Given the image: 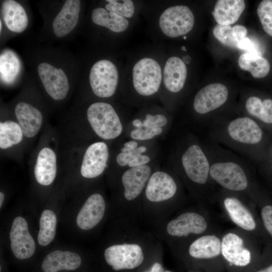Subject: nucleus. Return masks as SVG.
I'll return each mask as SVG.
<instances>
[{"mask_svg": "<svg viewBox=\"0 0 272 272\" xmlns=\"http://www.w3.org/2000/svg\"><path fill=\"white\" fill-rule=\"evenodd\" d=\"M119 219V238L105 249L104 261L114 272H139L163 253L161 241L151 230L142 229L140 223Z\"/></svg>", "mask_w": 272, "mask_h": 272, "instance_id": "1", "label": "nucleus"}, {"mask_svg": "<svg viewBox=\"0 0 272 272\" xmlns=\"http://www.w3.org/2000/svg\"><path fill=\"white\" fill-rule=\"evenodd\" d=\"M177 189L175 180L168 172L154 171L142 197L141 222L153 228L169 219L173 209L171 203Z\"/></svg>", "mask_w": 272, "mask_h": 272, "instance_id": "2", "label": "nucleus"}, {"mask_svg": "<svg viewBox=\"0 0 272 272\" xmlns=\"http://www.w3.org/2000/svg\"><path fill=\"white\" fill-rule=\"evenodd\" d=\"M154 170L148 165L128 168L120 176L121 195L118 205L119 218L141 222L142 197Z\"/></svg>", "mask_w": 272, "mask_h": 272, "instance_id": "3", "label": "nucleus"}, {"mask_svg": "<svg viewBox=\"0 0 272 272\" xmlns=\"http://www.w3.org/2000/svg\"><path fill=\"white\" fill-rule=\"evenodd\" d=\"M208 228V223L200 214L193 211L182 212L174 217H170L151 231L161 241L171 246L181 239L202 234Z\"/></svg>", "mask_w": 272, "mask_h": 272, "instance_id": "4", "label": "nucleus"}, {"mask_svg": "<svg viewBox=\"0 0 272 272\" xmlns=\"http://www.w3.org/2000/svg\"><path fill=\"white\" fill-rule=\"evenodd\" d=\"M87 117L93 131L102 139H116L123 131L120 118L109 103L97 102L91 104L87 109Z\"/></svg>", "mask_w": 272, "mask_h": 272, "instance_id": "5", "label": "nucleus"}, {"mask_svg": "<svg viewBox=\"0 0 272 272\" xmlns=\"http://www.w3.org/2000/svg\"><path fill=\"white\" fill-rule=\"evenodd\" d=\"M162 83V70L159 62L151 57L139 59L133 65L131 84L134 91L142 97H150L159 90Z\"/></svg>", "mask_w": 272, "mask_h": 272, "instance_id": "6", "label": "nucleus"}, {"mask_svg": "<svg viewBox=\"0 0 272 272\" xmlns=\"http://www.w3.org/2000/svg\"><path fill=\"white\" fill-rule=\"evenodd\" d=\"M119 82V73L115 64L108 59H101L92 66L89 83L93 93L102 98H109L115 93Z\"/></svg>", "mask_w": 272, "mask_h": 272, "instance_id": "7", "label": "nucleus"}, {"mask_svg": "<svg viewBox=\"0 0 272 272\" xmlns=\"http://www.w3.org/2000/svg\"><path fill=\"white\" fill-rule=\"evenodd\" d=\"M194 18L191 10L186 6L170 7L161 14L159 27L162 33L170 38H176L189 33L192 29Z\"/></svg>", "mask_w": 272, "mask_h": 272, "instance_id": "8", "label": "nucleus"}, {"mask_svg": "<svg viewBox=\"0 0 272 272\" xmlns=\"http://www.w3.org/2000/svg\"><path fill=\"white\" fill-rule=\"evenodd\" d=\"M209 173L213 179L226 189L241 191L247 187L246 175L242 168L235 163H215L210 167Z\"/></svg>", "mask_w": 272, "mask_h": 272, "instance_id": "9", "label": "nucleus"}, {"mask_svg": "<svg viewBox=\"0 0 272 272\" xmlns=\"http://www.w3.org/2000/svg\"><path fill=\"white\" fill-rule=\"evenodd\" d=\"M38 73L47 94L55 100L65 98L70 85L67 78L61 69L42 62L38 65Z\"/></svg>", "mask_w": 272, "mask_h": 272, "instance_id": "10", "label": "nucleus"}, {"mask_svg": "<svg viewBox=\"0 0 272 272\" xmlns=\"http://www.w3.org/2000/svg\"><path fill=\"white\" fill-rule=\"evenodd\" d=\"M181 162L189 180L199 184L207 182L210 171L209 164L199 146L194 144L189 146L183 154Z\"/></svg>", "mask_w": 272, "mask_h": 272, "instance_id": "11", "label": "nucleus"}, {"mask_svg": "<svg viewBox=\"0 0 272 272\" xmlns=\"http://www.w3.org/2000/svg\"><path fill=\"white\" fill-rule=\"evenodd\" d=\"M109 150L102 141L91 144L84 154L80 168L82 176L93 179L100 176L107 167Z\"/></svg>", "mask_w": 272, "mask_h": 272, "instance_id": "12", "label": "nucleus"}, {"mask_svg": "<svg viewBox=\"0 0 272 272\" xmlns=\"http://www.w3.org/2000/svg\"><path fill=\"white\" fill-rule=\"evenodd\" d=\"M10 239L11 250L17 258L25 259L34 254L35 242L24 218L17 217L14 219L10 232Z\"/></svg>", "mask_w": 272, "mask_h": 272, "instance_id": "13", "label": "nucleus"}, {"mask_svg": "<svg viewBox=\"0 0 272 272\" xmlns=\"http://www.w3.org/2000/svg\"><path fill=\"white\" fill-rule=\"evenodd\" d=\"M221 254L230 266L245 267L251 261L250 251L245 247L242 238L234 233H228L223 237Z\"/></svg>", "mask_w": 272, "mask_h": 272, "instance_id": "14", "label": "nucleus"}, {"mask_svg": "<svg viewBox=\"0 0 272 272\" xmlns=\"http://www.w3.org/2000/svg\"><path fill=\"white\" fill-rule=\"evenodd\" d=\"M228 96V89L223 84H209L201 88L195 95L193 108L199 114L207 113L224 104Z\"/></svg>", "mask_w": 272, "mask_h": 272, "instance_id": "15", "label": "nucleus"}, {"mask_svg": "<svg viewBox=\"0 0 272 272\" xmlns=\"http://www.w3.org/2000/svg\"><path fill=\"white\" fill-rule=\"evenodd\" d=\"M106 209V201L102 195L99 193L91 194L78 214V226L84 230L93 229L103 220Z\"/></svg>", "mask_w": 272, "mask_h": 272, "instance_id": "16", "label": "nucleus"}, {"mask_svg": "<svg viewBox=\"0 0 272 272\" xmlns=\"http://www.w3.org/2000/svg\"><path fill=\"white\" fill-rule=\"evenodd\" d=\"M187 74L183 60L177 56H171L166 60L162 70V83L169 92L177 93L183 88Z\"/></svg>", "mask_w": 272, "mask_h": 272, "instance_id": "17", "label": "nucleus"}, {"mask_svg": "<svg viewBox=\"0 0 272 272\" xmlns=\"http://www.w3.org/2000/svg\"><path fill=\"white\" fill-rule=\"evenodd\" d=\"M15 114L24 136L32 138L38 133L43 122V116L39 110L22 101L16 105Z\"/></svg>", "mask_w": 272, "mask_h": 272, "instance_id": "18", "label": "nucleus"}, {"mask_svg": "<svg viewBox=\"0 0 272 272\" xmlns=\"http://www.w3.org/2000/svg\"><path fill=\"white\" fill-rule=\"evenodd\" d=\"M188 257L196 261L214 258L221 253V241L214 235H205L194 239L187 250Z\"/></svg>", "mask_w": 272, "mask_h": 272, "instance_id": "19", "label": "nucleus"}, {"mask_svg": "<svg viewBox=\"0 0 272 272\" xmlns=\"http://www.w3.org/2000/svg\"><path fill=\"white\" fill-rule=\"evenodd\" d=\"M228 131L233 140L245 144H257L262 137V130L258 124L246 117L232 120L228 125Z\"/></svg>", "mask_w": 272, "mask_h": 272, "instance_id": "20", "label": "nucleus"}, {"mask_svg": "<svg viewBox=\"0 0 272 272\" xmlns=\"http://www.w3.org/2000/svg\"><path fill=\"white\" fill-rule=\"evenodd\" d=\"M80 7L81 1L79 0L65 2L52 24L53 32L57 37H63L74 29L79 20Z\"/></svg>", "mask_w": 272, "mask_h": 272, "instance_id": "21", "label": "nucleus"}, {"mask_svg": "<svg viewBox=\"0 0 272 272\" xmlns=\"http://www.w3.org/2000/svg\"><path fill=\"white\" fill-rule=\"evenodd\" d=\"M57 172L56 156L50 148L44 147L39 152L35 162L34 173L37 182L48 186L54 181Z\"/></svg>", "mask_w": 272, "mask_h": 272, "instance_id": "22", "label": "nucleus"}, {"mask_svg": "<svg viewBox=\"0 0 272 272\" xmlns=\"http://www.w3.org/2000/svg\"><path fill=\"white\" fill-rule=\"evenodd\" d=\"M82 263V259L77 253L69 251L54 250L46 255L41 264L43 272H58L74 270Z\"/></svg>", "mask_w": 272, "mask_h": 272, "instance_id": "23", "label": "nucleus"}, {"mask_svg": "<svg viewBox=\"0 0 272 272\" xmlns=\"http://www.w3.org/2000/svg\"><path fill=\"white\" fill-rule=\"evenodd\" d=\"M2 13L8 29L15 33H21L27 28L28 19L23 6L14 0L4 1Z\"/></svg>", "mask_w": 272, "mask_h": 272, "instance_id": "24", "label": "nucleus"}, {"mask_svg": "<svg viewBox=\"0 0 272 272\" xmlns=\"http://www.w3.org/2000/svg\"><path fill=\"white\" fill-rule=\"evenodd\" d=\"M245 8L243 0H219L212 14L218 24L230 25L239 19Z\"/></svg>", "mask_w": 272, "mask_h": 272, "instance_id": "25", "label": "nucleus"}, {"mask_svg": "<svg viewBox=\"0 0 272 272\" xmlns=\"http://www.w3.org/2000/svg\"><path fill=\"white\" fill-rule=\"evenodd\" d=\"M226 211L232 221L240 228L250 231L256 228V223L249 210L238 199L227 197L224 201Z\"/></svg>", "mask_w": 272, "mask_h": 272, "instance_id": "26", "label": "nucleus"}, {"mask_svg": "<svg viewBox=\"0 0 272 272\" xmlns=\"http://www.w3.org/2000/svg\"><path fill=\"white\" fill-rule=\"evenodd\" d=\"M91 18L95 24L107 28L115 33L123 32L129 26L127 19L101 7L92 11Z\"/></svg>", "mask_w": 272, "mask_h": 272, "instance_id": "27", "label": "nucleus"}, {"mask_svg": "<svg viewBox=\"0 0 272 272\" xmlns=\"http://www.w3.org/2000/svg\"><path fill=\"white\" fill-rule=\"evenodd\" d=\"M238 64L241 69L249 72L255 78L265 77L270 70L268 60L257 54L245 53L241 54L238 59Z\"/></svg>", "mask_w": 272, "mask_h": 272, "instance_id": "28", "label": "nucleus"}, {"mask_svg": "<svg viewBox=\"0 0 272 272\" xmlns=\"http://www.w3.org/2000/svg\"><path fill=\"white\" fill-rule=\"evenodd\" d=\"M57 223L55 213L51 210H45L41 215L39 220V231L37 240L41 246H46L54 239Z\"/></svg>", "mask_w": 272, "mask_h": 272, "instance_id": "29", "label": "nucleus"}, {"mask_svg": "<svg viewBox=\"0 0 272 272\" xmlns=\"http://www.w3.org/2000/svg\"><path fill=\"white\" fill-rule=\"evenodd\" d=\"M24 134L19 124L14 121L0 123V148L7 149L19 144Z\"/></svg>", "mask_w": 272, "mask_h": 272, "instance_id": "30", "label": "nucleus"}, {"mask_svg": "<svg viewBox=\"0 0 272 272\" xmlns=\"http://www.w3.org/2000/svg\"><path fill=\"white\" fill-rule=\"evenodd\" d=\"M20 62L16 55L12 51L7 50L0 56L1 79L4 82H13L18 75Z\"/></svg>", "mask_w": 272, "mask_h": 272, "instance_id": "31", "label": "nucleus"}, {"mask_svg": "<svg viewBox=\"0 0 272 272\" xmlns=\"http://www.w3.org/2000/svg\"><path fill=\"white\" fill-rule=\"evenodd\" d=\"M248 112L261 121L272 123V100L265 99L262 102L257 97H249L246 102Z\"/></svg>", "mask_w": 272, "mask_h": 272, "instance_id": "32", "label": "nucleus"}, {"mask_svg": "<svg viewBox=\"0 0 272 272\" xmlns=\"http://www.w3.org/2000/svg\"><path fill=\"white\" fill-rule=\"evenodd\" d=\"M105 9L109 11L113 12L126 19L131 18L135 13V6L130 0H107Z\"/></svg>", "mask_w": 272, "mask_h": 272, "instance_id": "33", "label": "nucleus"}, {"mask_svg": "<svg viewBox=\"0 0 272 272\" xmlns=\"http://www.w3.org/2000/svg\"><path fill=\"white\" fill-rule=\"evenodd\" d=\"M257 13L264 31L272 36V0L262 1Z\"/></svg>", "mask_w": 272, "mask_h": 272, "instance_id": "34", "label": "nucleus"}, {"mask_svg": "<svg viewBox=\"0 0 272 272\" xmlns=\"http://www.w3.org/2000/svg\"><path fill=\"white\" fill-rule=\"evenodd\" d=\"M215 38L225 45L238 47L239 42L234 37L233 27L230 25H217L213 30Z\"/></svg>", "mask_w": 272, "mask_h": 272, "instance_id": "35", "label": "nucleus"}, {"mask_svg": "<svg viewBox=\"0 0 272 272\" xmlns=\"http://www.w3.org/2000/svg\"><path fill=\"white\" fill-rule=\"evenodd\" d=\"M147 151V147L141 145L139 146L134 150L132 151H120L116 157V162L120 167H125L129 165L137 159L138 156L144 154Z\"/></svg>", "mask_w": 272, "mask_h": 272, "instance_id": "36", "label": "nucleus"}, {"mask_svg": "<svg viewBox=\"0 0 272 272\" xmlns=\"http://www.w3.org/2000/svg\"><path fill=\"white\" fill-rule=\"evenodd\" d=\"M163 131V129L161 127L134 128L130 131V137L135 141H146L161 134Z\"/></svg>", "mask_w": 272, "mask_h": 272, "instance_id": "37", "label": "nucleus"}, {"mask_svg": "<svg viewBox=\"0 0 272 272\" xmlns=\"http://www.w3.org/2000/svg\"><path fill=\"white\" fill-rule=\"evenodd\" d=\"M143 121V127H165L168 123L167 117L162 113H147Z\"/></svg>", "mask_w": 272, "mask_h": 272, "instance_id": "38", "label": "nucleus"}, {"mask_svg": "<svg viewBox=\"0 0 272 272\" xmlns=\"http://www.w3.org/2000/svg\"><path fill=\"white\" fill-rule=\"evenodd\" d=\"M163 253L159 254L139 272H163Z\"/></svg>", "mask_w": 272, "mask_h": 272, "instance_id": "39", "label": "nucleus"}, {"mask_svg": "<svg viewBox=\"0 0 272 272\" xmlns=\"http://www.w3.org/2000/svg\"><path fill=\"white\" fill-rule=\"evenodd\" d=\"M261 215L265 228L272 236V206H265L262 209Z\"/></svg>", "mask_w": 272, "mask_h": 272, "instance_id": "40", "label": "nucleus"}, {"mask_svg": "<svg viewBox=\"0 0 272 272\" xmlns=\"http://www.w3.org/2000/svg\"><path fill=\"white\" fill-rule=\"evenodd\" d=\"M238 48L246 51V53L259 54V50L254 42L248 37L240 40L238 44Z\"/></svg>", "mask_w": 272, "mask_h": 272, "instance_id": "41", "label": "nucleus"}, {"mask_svg": "<svg viewBox=\"0 0 272 272\" xmlns=\"http://www.w3.org/2000/svg\"><path fill=\"white\" fill-rule=\"evenodd\" d=\"M233 32L234 37L239 42L242 39L246 37L247 30L244 26L237 25L233 27Z\"/></svg>", "mask_w": 272, "mask_h": 272, "instance_id": "42", "label": "nucleus"}, {"mask_svg": "<svg viewBox=\"0 0 272 272\" xmlns=\"http://www.w3.org/2000/svg\"><path fill=\"white\" fill-rule=\"evenodd\" d=\"M131 124L135 127V128L143 127V121L141 119L139 118L133 119L131 122Z\"/></svg>", "mask_w": 272, "mask_h": 272, "instance_id": "43", "label": "nucleus"}, {"mask_svg": "<svg viewBox=\"0 0 272 272\" xmlns=\"http://www.w3.org/2000/svg\"><path fill=\"white\" fill-rule=\"evenodd\" d=\"M255 272H272V264L269 265L268 266L257 270Z\"/></svg>", "mask_w": 272, "mask_h": 272, "instance_id": "44", "label": "nucleus"}, {"mask_svg": "<svg viewBox=\"0 0 272 272\" xmlns=\"http://www.w3.org/2000/svg\"><path fill=\"white\" fill-rule=\"evenodd\" d=\"M5 198V194L3 192H0V207L1 208Z\"/></svg>", "mask_w": 272, "mask_h": 272, "instance_id": "45", "label": "nucleus"}, {"mask_svg": "<svg viewBox=\"0 0 272 272\" xmlns=\"http://www.w3.org/2000/svg\"><path fill=\"white\" fill-rule=\"evenodd\" d=\"M191 60V58L189 55L183 56V61L185 63H189Z\"/></svg>", "mask_w": 272, "mask_h": 272, "instance_id": "46", "label": "nucleus"}, {"mask_svg": "<svg viewBox=\"0 0 272 272\" xmlns=\"http://www.w3.org/2000/svg\"><path fill=\"white\" fill-rule=\"evenodd\" d=\"M2 28V23L1 20L0 21V31L1 32Z\"/></svg>", "mask_w": 272, "mask_h": 272, "instance_id": "47", "label": "nucleus"}, {"mask_svg": "<svg viewBox=\"0 0 272 272\" xmlns=\"http://www.w3.org/2000/svg\"><path fill=\"white\" fill-rule=\"evenodd\" d=\"M189 272H198V271H196V270H193V269H191L189 271Z\"/></svg>", "mask_w": 272, "mask_h": 272, "instance_id": "48", "label": "nucleus"}, {"mask_svg": "<svg viewBox=\"0 0 272 272\" xmlns=\"http://www.w3.org/2000/svg\"><path fill=\"white\" fill-rule=\"evenodd\" d=\"M163 272H172V271L169 270H164Z\"/></svg>", "mask_w": 272, "mask_h": 272, "instance_id": "49", "label": "nucleus"}]
</instances>
